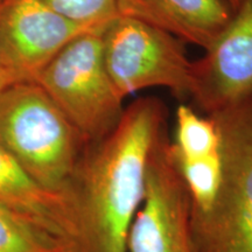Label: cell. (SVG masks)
I'll return each instance as SVG.
<instances>
[{
  "label": "cell",
  "mask_w": 252,
  "mask_h": 252,
  "mask_svg": "<svg viewBox=\"0 0 252 252\" xmlns=\"http://www.w3.org/2000/svg\"><path fill=\"white\" fill-rule=\"evenodd\" d=\"M228 1V4L230 5V7H231L232 11H234V13L237 9H239L243 6L245 2L248 1V0H226Z\"/></svg>",
  "instance_id": "obj_14"
},
{
  "label": "cell",
  "mask_w": 252,
  "mask_h": 252,
  "mask_svg": "<svg viewBox=\"0 0 252 252\" xmlns=\"http://www.w3.org/2000/svg\"><path fill=\"white\" fill-rule=\"evenodd\" d=\"M169 141L165 135L151 156L144 200L128 229L126 252H193L190 197Z\"/></svg>",
  "instance_id": "obj_6"
},
{
  "label": "cell",
  "mask_w": 252,
  "mask_h": 252,
  "mask_svg": "<svg viewBox=\"0 0 252 252\" xmlns=\"http://www.w3.org/2000/svg\"><path fill=\"white\" fill-rule=\"evenodd\" d=\"M117 11L204 50L234 15L226 0H117Z\"/></svg>",
  "instance_id": "obj_9"
},
{
  "label": "cell",
  "mask_w": 252,
  "mask_h": 252,
  "mask_svg": "<svg viewBox=\"0 0 252 252\" xmlns=\"http://www.w3.org/2000/svg\"><path fill=\"white\" fill-rule=\"evenodd\" d=\"M169 151L174 160H201L220 153V139L212 116H201L190 106H178Z\"/></svg>",
  "instance_id": "obj_11"
},
{
  "label": "cell",
  "mask_w": 252,
  "mask_h": 252,
  "mask_svg": "<svg viewBox=\"0 0 252 252\" xmlns=\"http://www.w3.org/2000/svg\"><path fill=\"white\" fill-rule=\"evenodd\" d=\"M105 67L123 98L147 88L191 97L194 61L181 40L165 31L118 15L102 33Z\"/></svg>",
  "instance_id": "obj_5"
},
{
  "label": "cell",
  "mask_w": 252,
  "mask_h": 252,
  "mask_svg": "<svg viewBox=\"0 0 252 252\" xmlns=\"http://www.w3.org/2000/svg\"><path fill=\"white\" fill-rule=\"evenodd\" d=\"M162 100L141 97L117 125L87 146L67 193L75 220V252H126L132 220L144 200L146 172L168 134Z\"/></svg>",
  "instance_id": "obj_1"
},
{
  "label": "cell",
  "mask_w": 252,
  "mask_h": 252,
  "mask_svg": "<svg viewBox=\"0 0 252 252\" xmlns=\"http://www.w3.org/2000/svg\"><path fill=\"white\" fill-rule=\"evenodd\" d=\"M56 13L90 32H103L118 17L117 0H42Z\"/></svg>",
  "instance_id": "obj_13"
},
{
  "label": "cell",
  "mask_w": 252,
  "mask_h": 252,
  "mask_svg": "<svg viewBox=\"0 0 252 252\" xmlns=\"http://www.w3.org/2000/svg\"><path fill=\"white\" fill-rule=\"evenodd\" d=\"M0 204L61 236L75 248V220L68 198L34 180L0 146Z\"/></svg>",
  "instance_id": "obj_10"
},
{
  "label": "cell",
  "mask_w": 252,
  "mask_h": 252,
  "mask_svg": "<svg viewBox=\"0 0 252 252\" xmlns=\"http://www.w3.org/2000/svg\"><path fill=\"white\" fill-rule=\"evenodd\" d=\"M194 61L191 98L207 115L252 97V0Z\"/></svg>",
  "instance_id": "obj_8"
},
{
  "label": "cell",
  "mask_w": 252,
  "mask_h": 252,
  "mask_svg": "<svg viewBox=\"0 0 252 252\" xmlns=\"http://www.w3.org/2000/svg\"><path fill=\"white\" fill-rule=\"evenodd\" d=\"M86 32L90 31L42 0H0V89L35 81L70 41Z\"/></svg>",
  "instance_id": "obj_7"
},
{
  "label": "cell",
  "mask_w": 252,
  "mask_h": 252,
  "mask_svg": "<svg viewBox=\"0 0 252 252\" xmlns=\"http://www.w3.org/2000/svg\"><path fill=\"white\" fill-rule=\"evenodd\" d=\"M103 32H86L50 61L36 82L77 128L87 144L102 139L117 125L124 99L103 58Z\"/></svg>",
  "instance_id": "obj_4"
},
{
  "label": "cell",
  "mask_w": 252,
  "mask_h": 252,
  "mask_svg": "<svg viewBox=\"0 0 252 252\" xmlns=\"http://www.w3.org/2000/svg\"><path fill=\"white\" fill-rule=\"evenodd\" d=\"M0 146L53 193H67L88 146L36 82L0 89Z\"/></svg>",
  "instance_id": "obj_2"
},
{
  "label": "cell",
  "mask_w": 252,
  "mask_h": 252,
  "mask_svg": "<svg viewBox=\"0 0 252 252\" xmlns=\"http://www.w3.org/2000/svg\"><path fill=\"white\" fill-rule=\"evenodd\" d=\"M0 252H75L70 242L0 204Z\"/></svg>",
  "instance_id": "obj_12"
},
{
  "label": "cell",
  "mask_w": 252,
  "mask_h": 252,
  "mask_svg": "<svg viewBox=\"0 0 252 252\" xmlns=\"http://www.w3.org/2000/svg\"><path fill=\"white\" fill-rule=\"evenodd\" d=\"M223 175L206 210L190 214L193 252H252V97L212 113Z\"/></svg>",
  "instance_id": "obj_3"
}]
</instances>
